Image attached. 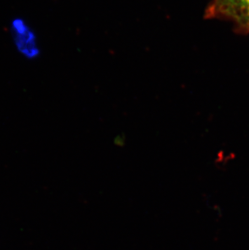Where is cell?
<instances>
[{"label":"cell","mask_w":249,"mask_h":250,"mask_svg":"<svg viewBox=\"0 0 249 250\" xmlns=\"http://www.w3.org/2000/svg\"><path fill=\"white\" fill-rule=\"evenodd\" d=\"M205 18L226 20L249 31V0H211Z\"/></svg>","instance_id":"6da1fadb"},{"label":"cell","mask_w":249,"mask_h":250,"mask_svg":"<svg viewBox=\"0 0 249 250\" xmlns=\"http://www.w3.org/2000/svg\"><path fill=\"white\" fill-rule=\"evenodd\" d=\"M14 29L17 32V44L20 46V50L24 53L27 56L35 57L38 54V49L35 43V38L32 32L28 31L25 24L22 21L16 22Z\"/></svg>","instance_id":"7a4b0ae2"}]
</instances>
